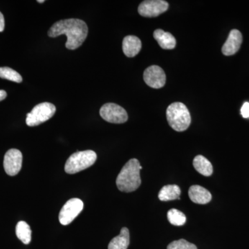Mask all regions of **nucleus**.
I'll return each mask as SVG.
<instances>
[{
	"label": "nucleus",
	"instance_id": "2eb2a0df",
	"mask_svg": "<svg viewBox=\"0 0 249 249\" xmlns=\"http://www.w3.org/2000/svg\"><path fill=\"white\" fill-rule=\"evenodd\" d=\"M129 245V232L128 229L123 228L120 234L113 238L109 242L108 249H127Z\"/></svg>",
	"mask_w": 249,
	"mask_h": 249
},
{
	"label": "nucleus",
	"instance_id": "393cba45",
	"mask_svg": "<svg viewBox=\"0 0 249 249\" xmlns=\"http://www.w3.org/2000/svg\"><path fill=\"white\" fill-rule=\"evenodd\" d=\"M45 0H38V1H37V2L38 3H40V4H42V3H44L45 2Z\"/></svg>",
	"mask_w": 249,
	"mask_h": 249
},
{
	"label": "nucleus",
	"instance_id": "9b49d317",
	"mask_svg": "<svg viewBox=\"0 0 249 249\" xmlns=\"http://www.w3.org/2000/svg\"><path fill=\"white\" fill-rule=\"evenodd\" d=\"M243 37L242 33L237 29H232L222 48V53L227 56L234 55L240 50Z\"/></svg>",
	"mask_w": 249,
	"mask_h": 249
},
{
	"label": "nucleus",
	"instance_id": "b1692460",
	"mask_svg": "<svg viewBox=\"0 0 249 249\" xmlns=\"http://www.w3.org/2000/svg\"><path fill=\"white\" fill-rule=\"evenodd\" d=\"M6 96H7V93L4 90H0V101L4 100L6 98Z\"/></svg>",
	"mask_w": 249,
	"mask_h": 249
},
{
	"label": "nucleus",
	"instance_id": "4468645a",
	"mask_svg": "<svg viewBox=\"0 0 249 249\" xmlns=\"http://www.w3.org/2000/svg\"><path fill=\"white\" fill-rule=\"evenodd\" d=\"M153 36L162 49H173L176 47V39L169 32H165L162 29H156Z\"/></svg>",
	"mask_w": 249,
	"mask_h": 249
},
{
	"label": "nucleus",
	"instance_id": "f3484780",
	"mask_svg": "<svg viewBox=\"0 0 249 249\" xmlns=\"http://www.w3.org/2000/svg\"><path fill=\"white\" fill-rule=\"evenodd\" d=\"M193 166L198 173L205 177L212 175L213 168L211 162L202 155H197L193 160Z\"/></svg>",
	"mask_w": 249,
	"mask_h": 249
},
{
	"label": "nucleus",
	"instance_id": "9d476101",
	"mask_svg": "<svg viewBox=\"0 0 249 249\" xmlns=\"http://www.w3.org/2000/svg\"><path fill=\"white\" fill-rule=\"evenodd\" d=\"M22 165V152L17 149H11L6 152L4 159V168L8 175H17L20 171Z\"/></svg>",
	"mask_w": 249,
	"mask_h": 249
},
{
	"label": "nucleus",
	"instance_id": "f257e3e1",
	"mask_svg": "<svg viewBox=\"0 0 249 249\" xmlns=\"http://www.w3.org/2000/svg\"><path fill=\"white\" fill-rule=\"evenodd\" d=\"M88 34V27L84 21L80 19H67L58 21L49 29L48 35L56 37L66 35L65 46L70 50H74L83 45Z\"/></svg>",
	"mask_w": 249,
	"mask_h": 249
},
{
	"label": "nucleus",
	"instance_id": "dca6fc26",
	"mask_svg": "<svg viewBox=\"0 0 249 249\" xmlns=\"http://www.w3.org/2000/svg\"><path fill=\"white\" fill-rule=\"evenodd\" d=\"M181 189L178 185H166L159 193V199L162 201L180 199Z\"/></svg>",
	"mask_w": 249,
	"mask_h": 249
},
{
	"label": "nucleus",
	"instance_id": "f8f14e48",
	"mask_svg": "<svg viewBox=\"0 0 249 249\" xmlns=\"http://www.w3.org/2000/svg\"><path fill=\"white\" fill-rule=\"evenodd\" d=\"M188 196L193 202L197 204H206L212 199V195L207 189L198 185L191 186Z\"/></svg>",
	"mask_w": 249,
	"mask_h": 249
},
{
	"label": "nucleus",
	"instance_id": "423d86ee",
	"mask_svg": "<svg viewBox=\"0 0 249 249\" xmlns=\"http://www.w3.org/2000/svg\"><path fill=\"white\" fill-rule=\"evenodd\" d=\"M100 115L111 124H124L128 119L127 111L115 103H106L100 109Z\"/></svg>",
	"mask_w": 249,
	"mask_h": 249
},
{
	"label": "nucleus",
	"instance_id": "6ab92c4d",
	"mask_svg": "<svg viewBox=\"0 0 249 249\" xmlns=\"http://www.w3.org/2000/svg\"><path fill=\"white\" fill-rule=\"evenodd\" d=\"M167 216L170 224L174 226H183L186 222V215L178 209H170Z\"/></svg>",
	"mask_w": 249,
	"mask_h": 249
},
{
	"label": "nucleus",
	"instance_id": "f03ea898",
	"mask_svg": "<svg viewBox=\"0 0 249 249\" xmlns=\"http://www.w3.org/2000/svg\"><path fill=\"white\" fill-rule=\"evenodd\" d=\"M142 166L137 159H132L125 163L116 178V186L119 191L131 193L138 189L142 183L140 170Z\"/></svg>",
	"mask_w": 249,
	"mask_h": 249
},
{
	"label": "nucleus",
	"instance_id": "7ed1b4c3",
	"mask_svg": "<svg viewBox=\"0 0 249 249\" xmlns=\"http://www.w3.org/2000/svg\"><path fill=\"white\" fill-rule=\"evenodd\" d=\"M166 118L170 127L177 132L186 131L191 124L190 111L182 103L170 105L167 108Z\"/></svg>",
	"mask_w": 249,
	"mask_h": 249
},
{
	"label": "nucleus",
	"instance_id": "6e6552de",
	"mask_svg": "<svg viewBox=\"0 0 249 249\" xmlns=\"http://www.w3.org/2000/svg\"><path fill=\"white\" fill-rule=\"evenodd\" d=\"M169 4L163 0H145L139 6L138 12L142 17L155 18L165 12Z\"/></svg>",
	"mask_w": 249,
	"mask_h": 249
},
{
	"label": "nucleus",
	"instance_id": "20e7f679",
	"mask_svg": "<svg viewBox=\"0 0 249 249\" xmlns=\"http://www.w3.org/2000/svg\"><path fill=\"white\" fill-rule=\"evenodd\" d=\"M96 159L97 155L92 150L75 152L67 160L65 166V172L70 175L79 173L94 164Z\"/></svg>",
	"mask_w": 249,
	"mask_h": 249
},
{
	"label": "nucleus",
	"instance_id": "a211bd4d",
	"mask_svg": "<svg viewBox=\"0 0 249 249\" xmlns=\"http://www.w3.org/2000/svg\"><path fill=\"white\" fill-rule=\"evenodd\" d=\"M16 235L24 245H29L31 241V229L29 224L24 221L18 223L16 229Z\"/></svg>",
	"mask_w": 249,
	"mask_h": 249
},
{
	"label": "nucleus",
	"instance_id": "0eeeda50",
	"mask_svg": "<svg viewBox=\"0 0 249 249\" xmlns=\"http://www.w3.org/2000/svg\"><path fill=\"white\" fill-rule=\"evenodd\" d=\"M84 207L81 199L73 198L67 201L59 214V221L62 225L67 226L74 220Z\"/></svg>",
	"mask_w": 249,
	"mask_h": 249
},
{
	"label": "nucleus",
	"instance_id": "1a4fd4ad",
	"mask_svg": "<svg viewBox=\"0 0 249 249\" xmlns=\"http://www.w3.org/2000/svg\"><path fill=\"white\" fill-rule=\"evenodd\" d=\"M143 79L150 88L160 89L163 88L166 82V76L163 69L157 65L147 67L143 73Z\"/></svg>",
	"mask_w": 249,
	"mask_h": 249
},
{
	"label": "nucleus",
	"instance_id": "4be33fe9",
	"mask_svg": "<svg viewBox=\"0 0 249 249\" xmlns=\"http://www.w3.org/2000/svg\"><path fill=\"white\" fill-rule=\"evenodd\" d=\"M241 114L245 119L249 118V103L246 102L244 103L242 108H241Z\"/></svg>",
	"mask_w": 249,
	"mask_h": 249
},
{
	"label": "nucleus",
	"instance_id": "aec40b11",
	"mask_svg": "<svg viewBox=\"0 0 249 249\" xmlns=\"http://www.w3.org/2000/svg\"><path fill=\"white\" fill-rule=\"evenodd\" d=\"M0 78L16 83H22V78L18 72L9 67H0Z\"/></svg>",
	"mask_w": 249,
	"mask_h": 249
},
{
	"label": "nucleus",
	"instance_id": "412c9836",
	"mask_svg": "<svg viewBox=\"0 0 249 249\" xmlns=\"http://www.w3.org/2000/svg\"><path fill=\"white\" fill-rule=\"evenodd\" d=\"M167 249H197L196 245L188 242L186 240L181 239L179 240L174 241L167 247Z\"/></svg>",
	"mask_w": 249,
	"mask_h": 249
},
{
	"label": "nucleus",
	"instance_id": "5701e85b",
	"mask_svg": "<svg viewBox=\"0 0 249 249\" xmlns=\"http://www.w3.org/2000/svg\"><path fill=\"white\" fill-rule=\"evenodd\" d=\"M5 27L4 18L2 14L0 12V32L4 31Z\"/></svg>",
	"mask_w": 249,
	"mask_h": 249
},
{
	"label": "nucleus",
	"instance_id": "ddd939ff",
	"mask_svg": "<svg viewBox=\"0 0 249 249\" xmlns=\"http://www.w3.org/2000/svg\"><path fill=\"white\" fill-rule=\"evenodd\" d=\"M142 41L137 36H127L123 41V51L126 56L133 58L142 49Z\"/></svg>",
	"mask_w": 249,
	"mask_h": 249
},
{
	"label": "nucleus",
	"instance_id": "39448f33",
	"mask_svg": "<svg viewBox=\"0 0 249 249\" xmlns=\"http://www.w3.org/2000/svg\"><path fill=\"white\" fill-rule=\"evenodd\" d=\"M56 108L52 103H40L33 108L30 113L27 114L26 123L30 127L39 125L53 117Z\"/></svg>",
	"mask_w": 249,
	"mask_h": 249
}]
</instances>
